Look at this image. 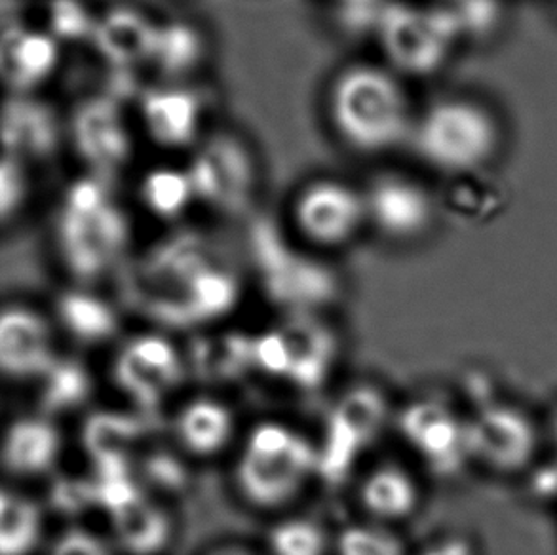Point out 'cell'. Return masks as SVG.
Instances as JSON below:
<instances>
[{"instance_id":"cell-19","label":"cell","mask_w":557,"mask_h":555,"mask_svg":"<svg viewBox=\"0 0 557 555\" xmlns=\"http://www.w3.org/2000/svg\"><path fill=\"white\" fill-rule=\"evenodd\" d=\"M180 303L172 308L168 320L203 322L225 314L238 299V284L231 272L206 263L188 278L180 292Z\"/></svg>"},{"instance_id":"cell-34","label":"cell","mask_w":557,"mask_h":555,"mask_svg":"<svg viewBox=\"0 0 557 555\" xmlns=\"http://www.w3.org/2000/svg\"><path fill=\"white\" fill-rule=\"evenodd\" d=\"M29 164L22 158L4 152L2 160V219L8 223L17 215L29 196Z\"/></svg>"},{"instance_id":"cell-32","label":"cell","mask_w":557,"mask_h":555,"mask_svg":"<svg viewBox=\"0 0 557 555\" xmlns=\"http://www.w3.org/2000/svg\"><path fill=\"white\" fill-rule=\"evenodd\" d=\"M339 555H406L394 534L375 527L350 526L337 539Z\"/></svg>"},{"instance_id":"cell-24","label":"cell","mask_w":557,"mask_h":555,"mask_svg":"<svg viewBox=\"0 0 557 555\" xmlns=\"http://www.w3.org/2000/svg\"><path fill=\"white\" fill-rule=\"evenodd\" d=\"M360 498L371 516L392 521L413 514L419 503V491L406 470L398 466H381L363 481Z\"/></svg>"},{"instance_id":"cell-36","label":"cell","mask_w":557,"mask_h":555,"mask_svg":"<svg viewBox=\"0 0 557 555\" xmlns=\"http://www.w3.org/2000/svg\"><path fill=\"white\" fill-rule=\"evenodd\" d=\"M50 555H109V550L96 534L71 529L55 541Z\"/></svg>"},{"instance_id":"cell-14","label":"cell","mask_w":557,"mask_h":555,"mask_svg":"<svg viewBox=\"0 0 557 555\" xmlns=\"http://www.w3.org/2000/svg\"><path fill=\"white\" fill-rule=\"evenodd\" d=\"M468 451L498 470L520 468L535 451V428L513 409H490L468 424Z\"/></svg>"},{"instance_id":"cell-38","label":"cell","mask_w":557,"mask_h":555,"mask_svg":"<svg viewBox=\"0 0 557 555\" xmlns=\"http://www.w3.org/2000/svg\"><path fill=\"white\" fill-rule=\"evenodd\" d=\"M221 555H249V554H246V552H225V554H221Z\"/></svg>"},{"instance_id":"cell-10","label":"cell","mask_w":557,"mask_h":555,"mask_svg":"<svg viewBox=\"0 0 557 555\" xmlns=\"http://www.w3.org/2000/svg\"><path fill=\"white\" fill-rule=\"evenodd\" d=\"M139 124L162 149H195L202 141L203 99L188 83H162L139 98Z\"/></svg>"},{"instance_id":"cell-12","label":"cell","mask_w":557,"mask_h":555,"mask_svg":"<svg viewBox=\"0 0 557 555\" xmlns=\"http://www.w3.org/2000/svg\"><path fill=\"white\" fill-rule=\"evenodd\" d=\"M399 428L409 445L437 472H449L470 457L468 427L434 402H419L399 417Z\"/></svg>"},{"instance_id":"cell-3","label":"cell","mask_w":557,"mask_h":555,"mask_svg":"<svg viewBox=\"0 0 557 555\" xmlns=\"http://www.w3.org/2000/svg\"><path fill=\"white\" fill-rule=\"evenodd\" d=\"M312 472H318V449L305 435L280 422H261L249 432L236 481L249 503L276 508L292 501Z\"/></svg>"},{"instance_id":"cell-16","label":"cell","mask_w":557,"mask_h":555,"mask_svg":"<svg viewBox=\"0 0 557 555\" xmlns=\"http://www.w3.org/2000/svg\"><path fill=\"white\" fill-rule=\"evenodd\" d=\"M63 122L35 94H12L4 107V152L27 164L52 155L63 139Z\"/></svg>"},{"instance_id":"cell-22","label":"cell","mask_w":557,"mask_h":555,"mask_svg":"<svg viewBox=\"0 0 557 555\" xmlns=\"http://www.w3.org/2000/svg\"><path fill=\"white\" fill-rule=\"evenodd\" d=\"M139 200L145 210L162 221L185 215L196 202L187 165H157L139 181Z\"/></svg>"},{"instance_id":"cell-15","label":"cell","mask_w":557,"mask_h":555,"mask_svg":"<svg viewBox=\"0 0 557 555\" xmlns=\"http://www.w3.org/2000/svg\"><path fill=\"white\" fill-rule=\"evenodd\" d=\"M60 40L46 27L14 25L2 38V71L15 96L35 94L60 65Z\"/></svg>"},{"instance_id":"cell-6","label":"cell","mask_w":557,"mask_h":555,"mask_svg":"<svg viewBox=\"0 0 557 555\" xmlns=\"http://www.w3.org/2000/svg\"><path fill=\"white\" fill-rule=\"evenodd\" d=\"M289 219L297 234L317 248H341L368 226L362 185L337 175H317L295 190Z\"/></svg>"},{"instance_id":"cell-28","label":"cell","mask_w":557,"mask_h":555,"mask_svg":"<svg viewBox=\"0 0 557 555\" xmlns=\"http://www.w3.org/2000/svg\"><path fill=\"white\" fill-rule=\"evenodd\" d=\"M202 55V38L190 25H157L151 60L164 71L168 83H187L185 76L193 69V63H200Z\"/></svg>"},{"instance_id":"cell-9","label":"cell","mask_w":557,"mask_h":555,"mask_svg":"<svg viewBox=\"0 0 557 555\" xmlns=\"http://www.w3.org/2000/svg\"><path fill=\"white\" fill-rule=\"evenodd\" d=\"M379 48L388 65L398 75L424 73L442 55L444 40L437 20L421 8L404 2H386L373 25Z\"/></svg>"},{"instance_id":"cell-13","label":"cell","mask_w":557,"mask_h":555,"mask_svg":"<svg viewBox=\"0 0 557 555\" xmlns=\"http://www.w3.org/2000/svg\"><path fill=\"white\" fill-rule=\"evenodd\" d=\"M58 360L42 316L29 308H7L0 318V368L12 379L42 377Z\"/></svg>"},{"instance_id":"cell-30","label":"cell","mask_w":557,"mask_h":555,"mask_svg":"<svg viewBox=\"0 0 557 555\" xmlns=\"http://www.w3.org/2000/svg\"><path fill=\"white\" fill-rule=\"evenodd\" d=\"M332 415L370 445L383 428L388 406L383 394L373 386H356L337 402Z\"/></svg>"},{"instance_id":"cell-31","label":"cell","mask_w":557,"mask_h":555,"mask_svg":"<svg viewBox=\"0 0 557 555\" xmlns=\"http://www.w3.org/2000/svg\"><path fill=\"white\" fill-rule=\"evenodd\" d=\"M269 546L272 555H325L327 539L309 519H287L272 529Z\"/></svg>"},{"instance_id":"cell-4","label":"cell","mask_w":557,"mask_h":555,"mask_svg":"<svg viewBox=\"0 0 557 555\" xmlns=\"http://www.w3.org/2000/svg\"><path fill=\"white\" fill-rule=\"evenodd\" d=\"M185 165L196 202L210 210L242 213L261 188V162L256 149L233 130L206 134Z\"/></svg>"},{"instance_id":"cell-29","label":"cell","mask_w":557,"mask_h":555,"mask_svg":"<svg viewBox=\"0 0 557 555\" xmlns=\"http://www.w3.org/2000/svg\"><path fill=\"white\" fill-rule=\"evenodd\" d=\"M40 404L48 414H65L83 406L91 392V379L83 363L75 360H55L42 377Z\"/></svg>"},{"instance_id":"cell-27","label":"cell","mask_w":557,"mask_h":555,"mask_svg":"<svg viewBox=\"0 0 557 555\" xmlns=\"http://www.w3.org/2000/svg\"><path fill=\"white\" fill-rule=\"evenodd\" d=\"M42 533L40 510L29 498L4 491L0 496V555H27Z\"/></svg>"},{"instance_id":"cell-17","label":"cell","mask_w":557,"mask_h":555,"mask_svg":"<svg viewBox=\"0 0 557 555\" xmlns=\"http://www.w3.org/2000/svg\"><path fill=\"white\" fill-rule=\"evenodd\" d=\"M60 451V432L50 420L20 419L7 430L2 460L14 476H38L55 465Z\"/></svg>"},{"instance_id":"cell-5","label":"cell","mask_w":557,"mask_h":555,"mask_svg":"<svg viewBox=\"0 0 557 555\" xmlns=\"http://www.w3.org/2000/svg\"><path fill=\"white\" fill-rule=\"evenodd\" d=\"M497 126L482 107L440 101L414 122L413 143L424 162L444 172H468L497 147Z\"/></svg>"},{"instance_id":"cell-8","label":"cell","mask_w":557,"mask_h":555,"mask_svg":"<svg viewBox=\"0 0 557 555\" xmlns=\"http://www.w3.org/2000/svg\"><path fill=\"white\" fill-rule=\"evenodd\" d=\"M368 226L391 240H413L434 219V200L426 187L401 172L384 170L363 183Z\"/></svg>"},{"instance_id":"cell-35","label":"cell","mask_w":557,"mask_h":555,"mask_svg":"<svg viewBox=\"0 0 557 555\" xmlns=\"http://www.w3.org/2000/svg\"><path fill=\"white\" fill-rule=\"evenodd\" d=\"M52 501L60 511H76L90 508L91 504H98V491L96 481L63 480L53 488Z\"/></svg>"},{"instance_id":"cell-1","label":"cell","mask_w":557,"mask_h":555,"mask_svg":"<svg viewBox=\"0 0 557 555\" xmlns=\"http://www.w3.org/2000/svg\"><path fill=\"white\" fill-rule=\"evenodd\" d=\"M324 116L333 139L360 158H379L411 141L414 122L406 86L383 61H352L325 86Z\"/></svg>"},{"instance_id":"cell-21","label":"cell","mask_w":557,"mask_h":555,"mask_svg":"<svg viewBox=\"0 0 557 555\" xmlns=\"http://www.w3.org/2000/svg\"><path fill=\"white\" fill-rule=\"evenodd\" d=\"M114 533L122 548L132 555H154L166 548L172 526L166 511L144 495L111 514Z\"/></svg>"},{"instance_id":"cell-18","label":"cell","mask_w":557,"mask_h":555,"mask_svg":"<svg viewBox=\"0 0 557 555\" xmlns=\"http://www.w3.org/2000/svg\"><path fill=\"white\" fill-rule=\"evenodd\" d=\"M157 23L134 8H116L96 20L91 37L98 38L106 60L128 65L129 61L151 60Z\"/></svg>"},{"instance_id":"cell-33","label":"cell","mask_w":557,"mask_h":555,"mask_svg":"<svg viewBox=\"0 0 557 555\" xmlns=\"http://www.w3.org/2000/svg\"><path fill=\"white\" fill-rule=\"evenodd\" d=\"M251 363L267 375L287 379L292 369V348L286 331H267L251 338Z\"/></svg>"},{"instance_id":"cell-11","label":"cell","mask_w":557,"mask_h":555,"mask_svg":"<svg viewBox=\"0 0 557 555\" xmlns=\"http://www.w3.org/2000/svg\"><path fill=\"white\" fill-rule=\"evenodd\" d=\"M183 377V361L175 346L159 335L129 341L114 363V381L141 407L159 406Z\"/></svg>"},{"instance_id":"cell-25","label":"cell","mask_w":557,"mask_h":555,"mask_svg":"<svg viewBox=\"0 0 557 555\" xmlns=\"http://www.w3.org/2000/svg\"><path fill=\"white\" fill-rule=\"evenodd\" d=\"M58 314L63 328L83 343H101L119 330L113 308L91 293H63L58 300Z\"/></svg>"},{"instance_id":"cell-7","label":"cell","mask_w":557,"mask_h":555,"mask_svg":"<svg viewBox=\"0 0 557 555\" xmlns=\"http://www.w3.org/2000/svg\"><path fill=\"white\" fill-rule=\"evenodd\" d=\"M67 137L86 173L113 181L134 155V136L128 116L109 96H90L71 114Z\"/></svg>"},{"instance_id":"cell-37","label":"cell","mask_w":557,"mask_h":555,"mask_svg":"<svg viewBox=\"0 0 557 555\" xmlns=\"http://www.w3.org/2000/svg\"><path fill=\"white\" fill-rule=\"evenodd\" d=\"M421 555H474L470 544L460 539H449V541L437 542L432 548L422 552Z\"/></svg>"},{"instance_id":"cell-20","label":"cell","mask_w":557,"mask_h":555,"mask_svg":"<svg viewBox=\"0 0 557 555\" xmlns=\"http://www.w3.org/2000/svg\"><path fill=\"white\" fill-rule=\"evenodd\" d=\"M292 369L287 381L301 391H314L324 384L335 360V338L332 333L314 323L299 322L287 325Z\"/></svg>"},{"instance_id":"cell-2","label":"cell","mask_w":557,"mask_h":555,"mask_svg":"<svg viewBox=\"0 0 557 555\" xmlns=\"http://www.w3.org/2000/svg\"><path fill=\"white\" fill-rule=\"evenodd\" d=\"M53 231L67 271L83 282L111 271L132 238L128 211L113 183L88 173L63 190Z\"/></svg>"},{"instance_id":"cell-26","label":"cell","mask_w":557,"mask_h":555,"mask_svg":"<svg viewBox=\"0 0 557 555\" xmlns=\"http://www.w3.org/2000/svg\"><path fill=\"white\" fill-rule=\"evenodd\" d=\"M141 427L134 417L121 414H98L84 427V447L96 460V466L128 462V453Z\"/></svg>"},{"instance_id":"cell-23","label":"cell","mask_w":557,"mask_h":555,"mask_svg":"<svg viewBox=\"0 0 557 555\" xmlns=\"http://www.w3.org/2000/svg\"><path fill=\"white\" fill-rule=\"evenodd\" d=\"M233 414L215 399H195L177 417V434L195 455H215L233 435Z\"/></svg>"}]
</instances>
